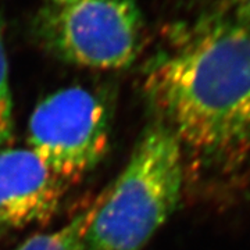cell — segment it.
<instances>
[{
	"label": "cell",
	"mask_w": 250,
	"mask_h": 250,
	"mask_svg": "<svg viewBox=\"0 0 250 250\" xmlns=\"http://www.w3.org/2000/svg\"><path fill=\"white\" fill-rule=\"evenodd\" d=\"M143 89L182 147L239 159L250 149V29L231 11L187 22L149 62Z\"/></svg>",
	"instance_id": "1"
},
{
	"label": "cell",
	"mask_w": 250,
	"mask_h": 250,
	"mask_svg": "<svg viewBox=\"0 0 250 250\" xmlns=\"http://www.w3.org/2000/svg\"><path fill=\"white\" fill-rule=\"evenodd\" d=\"M182 185L184 147L168 125L154 121L103 190L86 250H142L175 211Z\"/></svg>",
	"instance_id": "2"
},
{
	"label": "cell",
	"mask_w": 250,
	"mask_h": 250,
	"mask_svg": "<svg viewBox=\"0 0 250 250\" xmlns=\"http://www.w3.org/2000/svg\"><path fill=\"white\" fill-rule=\"evenodd\" d=\"M32 32L62 62L93 70H121L141 52L143 18L135 0L50 3L34 18Z\"/></svg>",
	"instance_id": "3"
},
{
	"label": "cell",
	"mask_w": 250,
	"mask_h": 250,
	"mask_svg": "<svg viewBox=\"0 0 250 250\" xmlns=\"http://www.w3.org/2000/svg\"><path fill=\"white\" fill-rule=\"evenodd\" d=\"M28 143L56 175L71 185L98 167L107 154V106L83 86L56 90L42 99L29 117Z\"/></svg>",
	"instance_id": "4"
},
{
	"label": "cell",
	"mask_w": 250,
	"mask_h": 250,
	"mask_svg": "<svg viewBox=\"0 0 250 250\" xmlns=\"http://www.w3.org/2000/svg\"><path fill=\"white\" fill-rule=\"evenodd\" d=\"M68 187L29 147H0V229L50 221Z\"/></svg>",
	"instance_id": "5"
},
{
	"label": "cell",
	"mask_w": 250,
	"mask_h": 250,
	"mask_svg": "<svg viewBox=\"0 0 250 250\" xmlns=\"http://www.w3.org/2000/svg\"><path fill=\"white\" fill-rule=\"evenodd\" d=\"M103 199V190L95 200L75 214L67 224L50 232L36 233L14 250H86V235Z\"/></svg>",
	"instance_id": "6"
},
{
	"label": "cell",
	"mask_w": 250,
	"mask_h": 250,
	"mask_svg": "<svg viewBox=\"0 0 250 250\" xmlns=\"http://www.w3.org/2000/svg\"><path fill=\"white\" fill-rule=\"evenodd\" d=\"M3 32L4 22L0 9V147H3L11 141L14 132V106Z\"/></svg>",
	"instance_id": "7"
},
{
	"label": "cell",
	"mask_w": 250,
	"mask_h": 250,
	"mask_svg": "<svg viewBox=\"0 0 250 250\" xmlns=\"http://www.w3.org/2000/svg\"><path fill=\"white\" fill-rule=\"evenodd\" d=\"M231 13L250 29V0H231Z\"/></svg>",
	"instance_id": "8"
},
{
	"label": "cell",
	"mask_w": 250,
	"mask_h": 250,
	"mask_svg": "<svg viewBox=\"0 0 250 250\" xmlns=\"http://www.w3.org/2000/svg\"><path fill=\"white\" fill-rule=\"evenodd\" d=\"M75 1H80V0H52L50 3H53V4H70V3H75Z\"/></svg>",
	"instance_id": "9"
}]
</instances>
